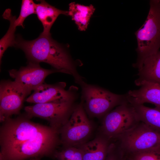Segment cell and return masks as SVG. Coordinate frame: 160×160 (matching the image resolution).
Returning a JSON list of instances; mask_svg holds the SVG:
<instances>
[{
  "label": "cell",
  "instance_id": "12",
  "mask_svg": "<svg viewBox=\"0 0 160 160\" xmlns=\"http://www.w3.org/2000/svg\"><path fill=\"white\" fill-rule=\"evenodd\" d=\"M140 86L137 89L129 90L126 94L128 101L132 104L149 103L160 109V85L146 81L135 82Z\"/></svg>",
  "mask_w": 160,
  "mask_h": 160
},
{
  "label": "cell",
  "instance_id": "13",
  "mask_svg": "<svg viewBox=\"0 0 160 160\" xmlns=\"http://www.w3.org/2000/svg\"><path fill=\"white\" fill-rule=\"evenodd\" d=\"M112 142L101 135L78 146L82 151L83 160H105Z\"/></svg>",
  "mask_w": 160,
  "mask_h": 160
},
{
  "label": "cell",
  "instance_id": "8",
  "mask_svg": "<svg viewBox=\"0 0 160 160\" xmlns=\"http://www.w3.org/2000/svg\"><path fill=\"white\" fill-rule=\"evenodd\" d=\"M75 101L36 104L26 106L25 115L30 119L37 117L46 120L50 126L58 130L67 122L74 109Z\"/></svg>",
  "mask_w": 160,
  "mask_h": 160
},
{
  "label": "cell",
  "instance_id": "7",
  "mask_svg": "<svg viewBox=\"0 0 160 160\" xmlns=\"http://www.w3.org/2000/svg\"><path fill=\"white\" fill-rule=\"evenodd\" d=\"M92 128L81 102L76 105L67 122L59 130L60 142L64 147L79 146L86 142Z\"/></svg>",
  "mask_w": 160,
  "mask_h": 160
},
{
  "label": "cell",
  "instance_id": "23",
  "mask_svg": "<svg viewBox=\"0 0 160 160\" xmlns=\"http://www.w3.org/2000/svg\"><path fill=\"white\" fill-rule=\"evenodd\" d=\"M41 158H34L33 159H30V160H40V159Z\"/></svg>",
  "mask_w": 160,
  "mask_h": 160
},
{
  "label": "cell",
  "instance_id": "10",
  "mask_svg": "<svg viewBox=\"0 0 160 160\" xmlns=\"http://www.w3.org/2000/svg\"><path fill=\"white\" fill-rule=\"evenodd\" d=\"M63 82L53 84L44 82L37 87L26 100L27 102L36 104L52 102L75 101L78 97V88L72 86L65 89Z\"/></svg>",
  "mask_w": 160,
  "mask_h": 160
},
{
  "label": "cell",
  "instance_id": "3",
  "mask_svg": "<svg viewBox=\"0 0 160 160\" xmlns=\"http://www.w3.org/2000/svg\"><path fill=\"white\" fill-rule=\"evenodd\" d=\"M150 8L143 24L135 33L137 57L133 66L139 70L146 58L160 49V0L150 1Z\"/></svg>",
  "mask_w": 160,
  "mask_h": 160
},
{
  "label": "cell",
  "instance_id": "24",
  "mask_svg": "<svg viewBox=\"0 0 160 160\" xmlns=\"http://www.w3.org/2000/svg\"><path fill=\"white\" fill-rule=\"evenodd\" d=\"M121 160H122V159H121Z\"/></svg>",
  "mask_w": 160,
  "mask_h": 160
},
{
  "label": "cell",
  "instance_id": "2",
  "mask_svg": "<svg viewBox=\"0 0 160 160\" xmlns=\"http://www.w3.org/2000/svg\"><path fill=\"white\" fill-rule=\"evenodd\" d=\"M14 46L24 52L29 62L48 63L60 73L71 75L75 82L79 85L84 81L71 56L52 38L51 35L41 33L37 38L31 41L24 40L18 36L15 39Z\"/></svg>",
  "mask_w": 160,
  "mask_h": 160
},
{
  "label": "cell",
  "instance_id": "20",
  "mask_svg": "<svg viewBox=\"0 0 160 160\" xmlns=\"http://www.w3.org/2000/svg\"><path fill=\"white\" fill-rule=\"evenodd\" d=\"M124 160H160V147L121 156Z\"/></svg>",
  "mask_w": 160,
  "mask_h": 160
},
{
  "label": "cell",
  "instance_id": "4",
  "mask_svg": "<svg viewBox=\"0 0 160 160\" xmlns=\"http://www.w3.org/2000/svg\"><path fill=\"white\" fill-rule=\"evenodd\" d=\"M80 86L81 88V102L86 113L92 116H104L127 100L126 94L114 93L85 82Z\"/></svg>",
  "mask_w": 160,
  "mask_h": 160
},
{
  "label": "cell",
  "instance_id": "16",
  "mask_svg": "<svg viewBox=\"0 0 160 160\" xmlns=\"http://www.w3.org/2000/svg\"><path fill=\"white\" fill-rule=\"evenodd\" d=\"M68 15L71 17L80 31H85L87 28L90 18L95 8L92 4L84 6L75 2L69 4Z\"/></svg>",
  "mask_w": 160,
  "mask_h": 160
},
{
  "label": "cell",
  "instance_id": "9",
  "mask_svg": "<svg viewBox=\"0 0 160 160\" xmlns=\"http://www.w3.org/2000/svg\"><path fill=\"white\" fill-rule=\"evenodd\" d=\"M28 95L15 81L3 80L0 85V121L1 123L19 114Z\"/></svg>",
  "mask_w": 160,
  "mask_h": 160
},
{
  "label": "cell",
  "instance_id": "6",
  "mask_svg": "<svg viewBox=\"0 0 160 160\" xmlns=\"http://www.w3.org/2000/svg\"><path fill=\"white\" fill-rule=\"evenodd\" d=\"M140 121L133 106L127 98L104 116L100 127L101 135L111 142L115 141Z\"/></svg>",
  "mask_w": 160,
  "mask_h": 160
},
{
  "label": "cell",
  "instance_id": "22",
  "mask_svg": "<svg viewBox=\"0 0 160 160\" xmlns=\"http://www.w3.org/2000/svg\"><path fill=\"white\" fill-rule=\"evenodd\" d=\"M121 159L119 149L115 143L112 142L105 160H120Z\"/></svg>",
  "mask_w": 160,
  "mask_h": 160
},
{
  "label": "cell",
  "instance_id": "15",
  "mask_svg": "<svg viewBox=\"0 0 160 160\" xmlns=\"http://www.w3.org/2000/svg\"><path fill=\"white\" fill-rule=\"evenodd\" d=\"M36 5V14L43 27V34L51 35L50 31L54 22L60 14L68 15V11L62 10L50 5L44 0Z\"/></svg>",
  "mask_w": 160,
  "mask_h": 160
},
{
  "label": "cell",
  "instance_id": "5",
  "mask_svg": "<svg viewBox=\"0 0 160 160\" xmlns=\"http://www.w3.org/2000/svg\"><path fill=\"white\" fill-rule=\"evenodd\" d=\"M115 141L122 156L160 147V132L140 121Z\"/></svg>",
  "mask_w": 160,
  "mask_h": 160
},
{
  "label": "cell",
  "instance_id": "17",
  "mask_svg": "<svg viewBox=\"0 0 160 160\" xmlns=\"http://www.w3.org/2000/svg\"><path fill=\"white\" fill-rule=\"evenodd\" d=\"M132 105L140 121L160 132V109L148 107L143 104Z\"/></svg>",
  "mask_w": 160,
  "mask_h": 160
},
{
  "label": "cell",
  "instance_id": "18",
  "mask_svg": "<svg viewBox=\"0 0 160 160\" xmlns=\"http://www.w3.org/2000/svg\"><path fill=\"white\" fill-rule=\"evenodd\" d=\"M3 15L4 18L9 20L10 25L7 32L0 40V60L1 63L3 54L8 47H9L14 46L15 41L14 33L16 27L15 24V21L16 18V17L12 16L10 13V11L8 10H6Z\"/></svg>",
  "mask_w": 160,
  "mask_h": 160
},
{
  "label": "cell",
  "instance_id": "19",
  "mask_svg": "<svg viewBox=\"0 0 160 160\" xmlns=\"http://www.w3.org/2000/svg\"><path fill=\"white\" fill-rule=\"evenodd\" d=\"M53 156L57 160H83V153L79 146L64 147L55 152Z\"/></svg>",
  "mask_w": 160,
  "mask_h": 160
},
{
  "label": "cell",
  "instance_id": "1",
  "mask_svg": "<svg viewBox=\"0 0 160 160\" xmlns=\"http://www.w3.org/2000/svg\"><path fill=\"white\" fill-rule=\"evenodd\" d=\"M25 115L10 118L0 128V160H26L53 155L59 131L35 123Z\"/></svg>",
  "mask_w": 160,
  "mask_h": 160
},
{
  "label": "cell",
  "instance_id": "14",
  "mask_svg": "<svg viewBox=\"0 0 160 160\" xmlns=\"http://www.w3.org/2000/svg\"><path fill=\"white\" fill-rule=\"evenodd\" d=\"M138 71L139 77L135 82L146 81L160 85V50L146 58Z\"/></svg>",
  "mask_w": 160,
  "mask_h": 160
},
{
  "label": "cell",
  "instance_id": "11",
  "mask_svg": "<svg viewBox=\"0 0 160 160\" xmlns=\"http://www.w3.org/2000/svg\"><path fill=\"white\" fill-rule=\"evenodd\" d=\"M10 76L29 95L39 86L44 82L46 78L55 73L60 72L55 69H47L41 67L39 63L29 62L28 65L18 70L9 71Z\"/></svg>",
  "mask_w": 160,
  "mask_h": 160
},
{
  "label": "cell",
  "instance_id": "21",
  "mask_svg": "<svg viewBox=\"0 0 160 160\" xmlns=\"http://www.w3.org/2000/svg\"><path fill=\"white\" fill-rule=\"evenodd\" d=\"M36 5L33 0H22L20 15L15 21L16 27L20 26L24 27L23 23L26 18L31 15L36 14Z\"/></svg>",
  "mask_w": 160,
  "mask_h": 160
}]
</instances>
